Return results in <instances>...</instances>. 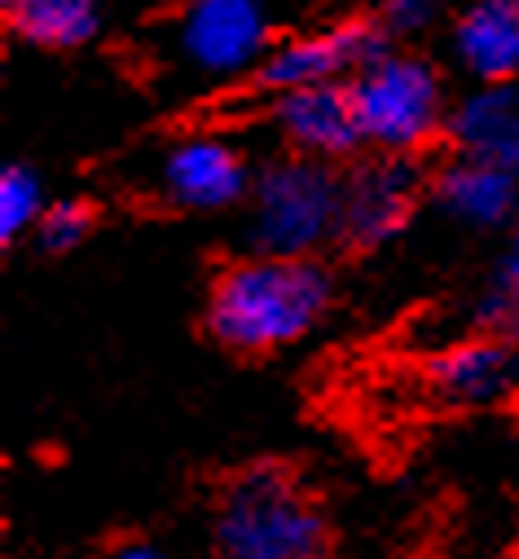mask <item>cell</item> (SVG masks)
<instances>
[{
	"label": "cell",
	"mask_w": 519,
	"mask_h": 559,
	"mask_svg": "<svg viewBox=\"0 0 519 559\" xmlns=\"http://www.w3.org/2000/svg\"><path fill=\"white\" fill-rule=\"evenodd\" d=\"M449 10V0H383V32L393 36H423Z\"/></svg>",
	"instance_id": "cell-18"
},
{
	"label": "cell",
	"mask_w": 519,
	"mask_h": 559,
	"mask_svg": "<svg viewBox=\"0 0 519 559\" xmlns=\"http://www.w3.org/2000/svg\"><path fill=\"white\" fill-rule=\"evenodd\" d=\"M251 181H255V173L246 168V155L225 132H212V128L177 132L155 155V168H150V190L177 212L238 207V203H246Z\"/></svg>",
	"instance_id": "cell-6"
},
{
	"label": "cell",
	"mask_w": 519,
	"mask_h": 559,
	"mask_svg": "<svg viewBox=\"0 0 519 559\" xmlns=\"http://www.w3.org/2000/svg\"><path fill=\"white\" fill-rule=\"evenodd\" d=\"M419 168L410 159H370L343 177V229L339 238L352 247H378L397 238L419 207Z\"/></svg>",
	"instance_id": "cell-8"
},
{
	"label": "cell",
	"mask_w": 519,
	"mask_h": 559,
	"mask_svg": "<svg viewBox=\"0 0 519 559\" xmlns=\"http://www.w3.org/2000/svg\"><path fill=\"white\" fill-rule=\"evenodd\" d=\"M5 23L36 49H80L101 27V0H5Z\"/></svg>",
	"instance_id": "cell-14"
},
{
	"label": "cell",
	"mask_w": 519,
	"mask_h": 559,
	"mask_svg": "<svg viewBox=\"0 0 519 559\" xmlns=\"http://www.w3.org/2000/svg\"><path fill=\"white\" fill-rule=\"evenodd\" d=\"M343 229V177L330 164L282 155L246 194V238L260 255L313 260Z\"/></svg>",
	"instance_id": "cell-5"
},
{
	"label": "cell",
	"mask_w": 519,
	"mask_h": 559,
	"mask_svg": "<svg viewBox=\"0 0 519 559\" xmlns=\"http://www.w3.org/2000/svg\"><path fill=\"white\" fill-rule=\"evenodd\" d=\"M519 383V353L502 335L462 340L432 357L427 388L449 405H488Z\"/></svg>",
	"instance_id": "cell-11"
},
{
	"label": "cell",
	"mask_w": 519,
	"mask_h": 559,
	"mask_svg": "<svg viewBox=\"0 0 519 559\" xmlns=\"http://www.w3.org/2000/svg\"><path fill=\"white\" fill-rule=\"evenodd\" d=\"M330 309V273L317 260L260 255L229 264L207 296V331L233 353H278Z\"/></svg>",
	"instance_id": "cell-1"
},
{
	"label": "cell",
	"mask_w": 519,
	"mask_h": 559,
	"mask_svg": "<svg viewBox=\"0 0 519 559\" xmlns=\"http://www.w3.org/2000/svg\"><path fill=\"white\" fill-rule=\"evenodd\" d=\"M383 27L361 23V19H343V23H326L313 32H291L260 67V84L274 97L291 93V88H322V84H348L365 62H374L383 53Z\"/></svg>",
	"instance_id": "cell-7"
},
{
	"label": "cell",
	"mask_w": 519,
	"mask_h": 559,
	"mask_svg": "<svg viewBox=\"0 0 519 559\" xmlns=\"http://www.w3.org/2000/svg\"><path fill=\"white\" fill-rule=\"evenodd\" d=\"M212 550L216 559H330V528L282 467H251L216 498Z\"/></svg>",
	"instance_id": "cell-3"
},
{
	"label": "cell",
	"mask_w": 519,
	"mask_h": 559,
	"mask_svg": "<svg viewBox=\"0 0 519 559\" xmlns=\"http://www.w3.org/2000/svg\"><path fill=\"white\" fill-rule=\"evenodd\" d=\"M361 142L387 159H410L427 151L449 128V93L440 71L419 53L383 49L348 80Z\"/></svg>",
	"instance_id": "cell-4"
},
{
	"label": "cell",
	"mask_w": 519,
	"mask_h": 559,
	"mask_svg": "<svg viewBox=\"0 0 519 559\" xmlns=\"http://www.w3.org/2000/svg\"><path fill=\"white\" fill-rule=\"evenodd\" d=\"M110 559H172V555H164L159 546H146V542H133V546H119Z\"/></svg>",
	"instance_id": "cell-19"
},
{
	"label": "cell",
	"mask_w": 519,
	"mask_h": 559,
	"mask_svg": "<svg viewBox=\"0 0 519 559\" xmlns=\"http://www.w3.org/2000/svg\"><path fill=\"white\" fill-rule=\"evenodd\" d=\"M449 136L462 155L488 159L519 177V80L515 84H484L454 102Z\"/></svg>",
	"instance_id": "cell-13"
},
{
	"label": "cell",
	"mask_w": 519,
	"mask_h": 559,
	"mask_svg": "<svg viewBox=\"0 0 519 559\" xmlns=\"http://www.w3.org/2000/svg\"><path fill=\"white\" fill-rule=\"evenodd\" d=\"M269 123L282 136L287 155L317 159V164L348 159V155H357L365 146L361 128H357L352 97H348V84L278 93L274 106H269Z\"/></svg>",
	"instance_id": "cell-9"
},
{
	"label": "cell",
	"mask_w": 519,
	"mask_h": 559,
	"mask_svg": "<svg viewBox=\"0 0 519 559\" xmlns=\"http://www.w3.org/2000/svg\"><path fill=\"white\" fill-rule=\"evenodd\" d=\"M480 318L502 335V340H519V221L510 229V247L502 255V269L493 277V292L480 305Z\"/></svg>",
	"instance_id": "cell-16"
},
{
	"label": "cell",
	"mask_w": 519,
	"mask_h": 559,
	"mask_svg": "<svg viewBox=\"0 0 519 559\" xmlns=\"http://www.w3.org/2000/svg\"><path fill=\"white\" fill-rule=\"evenodd\" d=\"M291 0H177L159 32L164 62L185 84H229L260 75L291 36Z\"/></svg>",
	"instance_id": "cell-2"
},
{
	"label": "cell",
	"mask_w": 519,
	"mask_h": 559,
	"mask_svg": "<svg viewBox=\"0 0 519 559\" xmlns=\"http://www.w3.org/2000/svg\"><path fill=\"white\" fill-rule=\"evenodd\" d=\"M436 203L467 229H502L519 221V177L488 159L458 155L436 177Z\"/></svg>",
	"instance_id": "cell-12"
},
{
	"label": "cell",
	"mask_w": 519,
	"mask_h": 559,
	"mask_svg": "<svg viewBox=\"0 0 519 559\" xmlns=\"http://www.w3.org/2000/svg\"><path fill=\"white\" fill-rule=\"evenodd\" d=\"M88 229H93V207L80 199H62V203H49L36 238L45 251H71L88 238Z\"/></svg>",
	"instance_id": "cell-17"
},
{
	"label": "cell",
	"mask_w": 519,
	"mask_h": 559,
	"mask_svg": "<svg viewBox=\"0 0 519 559\" xmlns=\"http://www.w3.org/2000/svg\"><path fill=\"white\" fill-rule=\"evenodd\" d=\"M454 62L484 84L519 80V0H467L449 27Z\"/></svg>",
	"instance_id": "cell-10"
},
{
	"label": "cell",
	"mask_w": 519,
	"mask_h": 559,
	"mask_svg": "<svg viewBox=\"0 0 519 559\" xmlns=\"http://www.w3.org/2000/svg\"><path fill=\"white\" fill-rule=\"evenodd\" d=\"M49 203H45V186L32 168L10 164L0 173V238L14 242L23 234H36L45 221Z\"/></svg>",
	"instance_id": "cell-15"
}]
</instances>
